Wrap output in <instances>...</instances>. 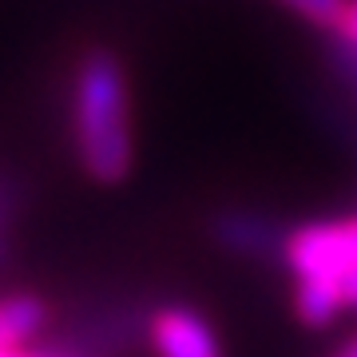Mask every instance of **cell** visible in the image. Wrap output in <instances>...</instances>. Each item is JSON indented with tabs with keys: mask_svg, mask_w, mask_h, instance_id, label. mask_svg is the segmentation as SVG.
Wrapping results in <instances>:
<instances>
[{
	"mask_svg": "<svg viewBox=\"0 0 357 357\" xmlns=\"http://www.w3.org/2000/svg\"><path fill=\"white\" fill-rule=\"evenodd\" d=\"M72 143L76 159L96 183H123L135 167L128 72L112 48H84L72 68Z\"/></svg>",
	"mask_w": 357,
	"mask_h": 357,
	"instance_id": "cell-1",
	"label": "cell"
},
{
	"mask_svg": "<svg viewBox=\"0 0 357 357\" xmlns=\"http://www.w3.org/2000/svg\"><path fill=\"white\" fill-rule=\"evenodd\" d=\"M282 262L294 278H333L357 270V215L349 218H326L306 227L286 230Z\"/></svg>",
	"mask_w": 357,
	"mask_h": 357,
	"instance_id": "cell-2",
	"label": "cell"
},
{
	"mask_svg": "<svg viewBox=\"0 0 357 357\" xmlns=\"http://www.w3.org/2000/svg\"><path fill=\"white\" fill-rule=\"evenodd\" d=\"M147 337L159 357H218L215 330L187 306H163L147 321Z\"/></svg>",
	"mask_w": 357,
	"mask_h": 357,
	"instance_id": "cell-3",
	"label": "cell"
},
{
	"mask_svg": "<svg viewBox=\"0 0 357 357\" xmlns=\"http://www.w3.org/2000/svg\"><path fill=\"white\" fill-rule=\"evenodd\" d=\"M215 238L234 255H250V258H266L286 246V234H282L270 218L262 215H246V211H230V215L215 218Z\"/></svg>",
	"mask_w": 357,
	"mask_h": 357,
	"instance_id": "cell-4",
	"label": "cell"
},
{
	"mask_svg": "<svg viewBox=\"0 0 357 357\" xmlns=\"http://www.w3.org/2000/svg\"><path fill=\"white\" fill-rule=\"evenodd\" d=\"M48 321V302L32 290H16L0 298V342L24 345L32 342Z\"/></svg>",
	"mask_w": 357,
	"mask_h": 357,
	"instance_id": "cell-5",
	"label": "cell"
},
{
	"mask_svg": "<svg viewBox=\"0 0 357 357\" xmlns=\"http://www.w3.org/2000/svg\"><path fill=\"white\" fill-rule=\"evenodd\" d=\"M337 310H345V302L333 278H294V314L306 326H330Z\"/></svg>",
	"mask_w": 357,
	"mask_h": 357,
	"instance_id": "cell-6",
	"label": "cell"
},
{
	"mask_svg": "<svg viewBox=\"0 0 357 357\" xmlns=\"http://www.w3.org/2000/svg\"><path fill=\"white\" fill-rule=\"evenodd\" d=\"M278 4H286L290 13H298L302 20H310V24L330 28V32L342 24L345 8H349V0H278Z\"/></svg>",
	"mask_w": 357,
	"mask_h": 357,
	"instance_id": "cell-7",
	"label": "cell"
},
{
	"mask_svg": "<svg viewBox=\"0 0 357 357\" xmlns=\"http://www.w3.org/2000/svg\"><path fill=\"white\" fill-rule=\"evenodd\" d=\"M333 36H337V44H345V48L357 52V0H349V8H345L342 24L333 28Z\"/></svg>",
	"mask_w": 357,
	"mask_h": 357,
	"instance_id": "cell-8",
	"label": "cell"
},
{
	"mask_svg": "<svg viewBox=\"0 0 357 357\" xmlns=\"http://www.w3.org/2000/svg\"><path fill=\"white\" fill-rule=\"evenodd\" d=\"M337 286H342V302L357 310V270H354V274H345V278L337 282Z\"/></svg>",
	"mask_w": 357,
	"mask_h": 357,
	"instance_id": "cell-9",
	"label": "cell"
},
{
	"mask_svg": "<svg viewBox=\"0 0 357 357\" xmlns=\"http://www.w3.org/2000/svg\"><path fill=\"white\" fill-rule=\"evenodd\" d=\"M0 357H56V354H28L24 345H4L0 342Z\"/></svg>",
	"mask_w": 357,
	"mask_h": 357,
	"instance_id": "cell-10",
	"label": "cell"
},
{
	"mask_svg": "<svg viewBox=\"0 0 357 357\" xmlns=\"http://www.w3.org/2000/svg\"><path fill=\"white\" fill-rule=\"evenodd\" d=\"M8 255H13V243H8V234H0V262H8Z\"/></svg>",
	"mask_w": 357,
	"mask_h": 357,
	"instance_id": "cell-11",
	"label": "cell"
},
{
	"mask_svg": "<svg viewBox=\"0 0 357 357\" xmlns=\"http://www.w3.org/2000/svg\"><path fill=\"white\" fill-rule=\"evenodd\" d=\"M337 357H357V337H349V342L342 345V354H337Z\"/></svg>",
	"mask_w": 357,
	"mask_h": 357,
	"instance_id": "cell-12",
	"label": "cell"
}]
</instances>
